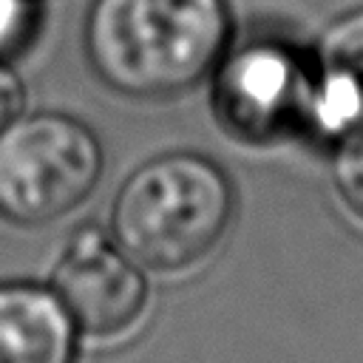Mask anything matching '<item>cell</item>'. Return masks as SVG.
I'll return each instance as SVG.
<instances>
[{
    "instance_id": "1",
    "label": "cell",
    "mask_w": 363,
    "mask_h": 363,
    "mask_svg": "<svg viewBox=\"0 0 363 363\" xmlns=\"http://www.w3.org/2000/svg\"><path fill=\"white\" fill-rule=\"evenodd\" d=\"M233 40L224 0H94L82 48L113 94L156 102L201 85Z\"/></svg>"
},
{
    "instance_id": "8",
    "label": "cell",
    "mask_w": 363,
    "mask_h": 363,
    "mask_svg": "<svg viewBox=\"0 0 363 363\" xmlns=\"http://www.w3.org/2000/svg\"><path fill=\"white\" fill-rule=\"evenodd\" d=\"M332 184L346 213L363 224V128L335 142Z\"/></svg>"
},
{
    "instance_id": "2",
    "label": "cell",
    "mask_w": 363,
    "mask_h": 363,
    "mask_svg": "<svg viewBox=\"0 0 363 363\" xmlns=\"http://www.w3.org/2000/svg\"><path fill=\"white\" fill-rule=\"evenodd\" d=\"M235 216L233 182L204 153L173 150L142 162L113 193L108 230L147 272L204 264Z\"/></svg>"
},
{
    "instance_id": "6",
    "label": "cell",
    "mask_w": 363,
    "mask_h": 363,
    "mask_svg": "<svg viewBox=\"0 0 363 363\" xmlns=\"http://www.w3.org/2000/svg\"><path fill=\"white\" fill-rule=\"evenodd\" d=\"M79 332L51 286L0 281V363H77Z\"/></svg>"
},
{
    "instance_id": "10",
    "label": "cell",
    "mask_w": 363,
    "mask_h": 363,
    "mask_svg": "<svg viewBox=\"0 0 363 363\" xmlns=\"http://www.w3.org/2000/svg\"><path fill=\"white\" fill-rule=\"evenodd\" d=\"M28 111L26 85L14 68V62L0 60V133L9 130Z\"/></svg>"
},
{
    "instance_id": "3",
    "label": "cell",
    "mask_w": 363,
    "mask_h": 363,
    "mask_svg": "<svg viewBox=\"0 0 363 363\" xmlns=\"http://www.w3.org/2000/svg\"><path fill=\"white\" fill-rule=\"evenodd\" d=\"M105 147L65 111H26L0 133V221L45 227L71 216L99 184Z\"/></svg>"
},
{
    "instance_id": "4",
    "label": "cell",
    "mask_w": 363,
    "mask_h": 363,
    "mask_svg": "<svg viewBox=\"0 0 363 363\" xmlns=\"http://www.w3.org/2000/svg\"><path fill=\"white\" fill-rule=\"evenodd\" d=\"M210 77L213 113L233 139L269 145L306 130L315 65L292 45L267 37L230 40Z\"/></svg>"
},
{
    "instance_id": "5",
    "label": "cell",
    "mask_w": 363,
    "mask_h": 363,
    "mask_svg": "<svg viewBox=\"0 0 363 363\" xmlns=\"http://www.w3.org/2000/svg\"><path fill=\"white\" fill-rule=\"evenodd\" d=\"M48 286L77 332L96 340L130 332L150 303L145 269L116 244L111 230L94 221L68 235Z\"/></svg>"
},
{
    "instance_id": "9",
    "label": "cell",
    "mask_w": 363,
    "mask_h": 363,
    "mask_svg": "<svg viewBox=\"0 0 363 363\" xmlns=\"http://www.w3.org/2000/svg\"><path fill=\"white\" fill-rule=\"evenodd\" d=\"M43 26V0H0V60L23 57Z\"/></svg>"
},
{
    "instance_id": "7",
    "label": "cell",
    "mask_w": 363,
    "mask_h": 363,
    "mask_svg": "<svg viewBox=\"0 0 363 363\" xmlns=\"http://www.w3.org/2000/svg\"><path fill=\"white\" fill-rule=\"evenodd\" d=\"M315 65L346 74L363 91V9L335 20L318 40Z\"/></svg>"
}]
</instances>
